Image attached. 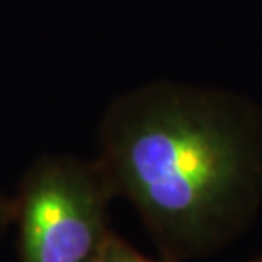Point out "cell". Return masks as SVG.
I'll return each instance as SVG.
<instances>
[{
  "label": "cell",
  "instance_id": "obj_1",
  "mask_svg": "<svg viewBox=\"0 0 262 262\" xmlns=\"http://www.w3.org/2000/svg\"><path fill=\"white\" fill-rule=\"evenodd\" d=\"M97 160L167 262L223 247L262 201V123L227 94L155 83L119 97Z\"/></svg>",
  "mask_w": 262,
  "mask_h": 262
},
{
  "label": "cell",
  "instance_id": "obj_5",
  "mask_svg": "<svg viewBox=\"0 0 262 262\" xmlns=\"http://www.w3.org/2000/svg\"><path fill=\"white\" fill-rule=\"evenodd\" d=\"M254 262H262V257H259V259H255Z\"/></svg>",
  "mask_w": 262,
  "mask_h": 262
},
{
  "label": "cell",
  "instance_id": "obj_4",
  "mask_svg": "<svg viewBox=\"0 0 262 262\" xmlns=\"http://www.w3.org/2000/svg\"><path fill=\"white\" fill-rule=\"evenodd\" d=\"M12 223V198H7L0 191V238Z\"/></svg>",
  "mask_w": 262,
  "mask_h": 262
},
{
  "label": "cell",
  "instance_id": "obj_3",
  "mask_svg": "<svg viewBox=\"0 0 262 262\" xmlns=\"http://www.w3.org/2000/svg\"><path fill=\"white\" fill-rule=\"evenodd\" d=\"M97 262H157L138 252L133 245L113 232ZM167 262V260H165Z\"/></svg>",
  "mask_w": 262,
  "mask_h": 262
},
{
  "label": "cell",
  "instance_id": "obj_2",
  "mask_svg": "<svg viewBox=\"0 0 262 262\" xmlns=\"http://www.w3.org/2000/svg\"><path fill=\"white\" fill-rule=\"evenodd\" d=\"M113 198L116 192L99 160L38 159L12 198L19 262H97L113 235Z\"/></svg>",
  "mask_w": 262,
  "mask_h": 262
}]
</instances>
